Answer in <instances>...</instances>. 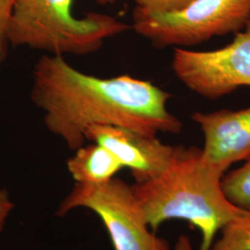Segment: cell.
I'll return each instance as SVG.
<instances>
[{
    "instance_id": "cell-1",
    "label": "cell",
    "mask_w": 250,
    "mask_h": 250,
    "mask_svg": "<svg viewBox=\"0 0 250 250\" xmlns=\"http://www.w3.org/2000/svg\"><path fill=\"white\" fill-rule=\"evenodd\" d=\"M171 95L130 75L99 77L82 72L62 56L44 54L33 70L32 102L46 129L76 150L90 126L108 125L147 136L178 134L183 124L168 108Z\"/></svg>"
},
{
    "instance_id": "cell-2",
    "label": "cell",
    "mask_w": 250,
    "mask_h": 250,
    "mask_svg": "<svg viewBox=\"0 0 250 250\" xmlns=\"http://www.w3.org/2000/svg\"><path fill=\"white\" fill-rule=\"evenodd\" d=\"M227 170L208 161L202 148L178 146L159 175L132 188L154 232L167 221H186L201 233L197 250H208L224 225L244 210L224 195L222 179ZM175 250H192L188 237L179 238Z\"/></svg>"
},
{
    "instance_id": "cell-3",
    "label": "cell",
    "mask_w": 250,
    "mask_h": 250,
    "mask_svg": "<svg viewBox=\"0 0 250 250\" xmlns=\"http://www.w3.org/2000/svg\"><path fill=\"white\" fill-rule=\"evenodd\" d=\"M72 6L73 0H16L7 32L9 46L52 56H84L99 50L107 39L132 29L105 13L76 17Z\"/></svg>"
},
{
    "instance_id": "cell-4",
    "label": "cell",
    "mask_w": 250,
    "mask_h": 250,
    "mask_svg": "<svg viewBox=\"0 0 250 250\" xmlns=\"http://www.w3.org/2000/svg\"><path fill=\"white\" fill-rule=\"evenodd\" d=\"M250 20V0H194L183 9L154 13L135 8L134 32L159 48L188 47L236 34Z\"/></svg>"
},
{
    "instance_id": "cell-5",
    "label": "cell",
    "mask_w": 250,
    "mask_h": 250,
    "mask_svg": "<svg viewBox=\"0 0 250 250\" xmlns=\"http://www.w3.org/2000/svg\"><path fill=\"white\" fill-rule=\"evenodd\" d=\"M76 208H89L99 216L115 250H170L168 241L147 224L132 186L121 179L99 186L76 184L57 213L66 214Z\"/></svg>"
},
{
    "instance_id": "cell-6",
    "label": "cell",
    "mask_w": 250,
    "mask_h": 250,
    "mask_svg": "<svg viewBox=\"0 0 250 250\" xmlns=\"http://www.w3.org/2000/svg\"><path fill=\"white\" fill-rule=\"evenodd\" d=\"M171 68L188 89L206 99L250 87V20L224 47L210 51L174 48Z\"/></svg>"
},
{
    "instance_id": "cell-7",
    "label": "cell",
    "mask_w": 250,
    "mask_h": 250,
    "mask_svg": "<svg viewBox=\"0 0 250 250\" xmlns=\"http://www.w3.org/2000/svg\"><path fill=\"white\" fill-rule=\"evenodd\" d=\"M85 138L111 152L124 168L131 170L135 183H143L159 175L170 164L178 147L162 143L157 136L108 125L90 126Z\"/></svg>"
},
{
    "instance_id": "cell-8",
    "label": "cell",
    "mask_w": 250,
    "mask_h": 250,
    "mask_svg": "<svg viewBox=\"0 0 250 250\" xmlns=\"http://www.w3.org/2000/svg\"><path fill=\"white\" fill-rule=\"evenodd\" d=\"M191 119L204 136L206 158L228 170L233 163L250 157V106L239 109L196 111Z\"/></svg>"
},
{
    "instance_id": "cell-9",
    "label": "cell",
    "mask_w": 250,
    "mask_h": 250,
    "mask_svg": "<svg viewBox=\"0 0 250 250\" xmlns=\"http://www.w3.org/2000/svg\"><path fill=\"white\" fill-rule=\"evenodd\" d=\"M67 168L76 184L104 185L124 168L116 157L97 143L80 146L67 161Z\"/></svg>"
},
{
    "instance_id": "cell-10",
    "label": "cell",
    "mask_w": 250,
    "mask_h": 250,
    "mask_svg": "<svg viewBox=\"0 0 250 250\" xmlns=\"http://www.w3.org/2000/svg\"><path fill=\"white\" fill-rule=\"evenodd\" d=\"M208 250H250V210H243L224 225Z\"/></svg>"
},
{
    "instance_id": "cell-11",
    "label": "cell",
    "mask_w": 250,
    "mask_h": 250,
    "mask_svg": "<svg viewBox=\"0 0 250 250\" xmlns=\"http://www.w3.org/2000/svg\"><path fill=\"white\" fill-rule=\"evenodd\" d=\"M222 188L232 204L250 210V157L244 161L241 167L224 173Z\"/></svg>"
},
{
    "instance_id": "cell-12",
    "label": "cell",
    "mask_w": 250,
    "mask_h": 250,
    "mask_svg": "<svg viewBox=\"0 0 250 250\" xmlns=\"http://www.w3.org/2000/svg\"><path fill=\"white\" fill-rule=\"evenodd\" d=\"M99 4H112L116 0H95ZM136 8L154 13H167L185 8L194 0H134Z\"/></svg>"
},
{
    "instance_id": "cell-13",
    "label": "cell",
    "mask_w": 250,
    "mask_h": 250,
    "mask_svg": "<svg viewBox=\"0 0 250 250\" xmlns=\"http://www.w3.org/2000/svg\"><path fill=\"white\" fill-rule=\"evenodd\" d=\"M16 0H0V64L4 62L8 54L9 46L8 41V25L9 17Z\"/></svg>"
},
{
    "instance_id": "cell-14",
    "label": "cell",
    "mask_w": 250,
    "mask_h": 250,
    "mask_svg": "<svg viewBox=\"0 0 250 250\" xmlns=\"http://www.w3.org/2000/svg\"><path fill=\"white\" fill-rule=\"evenodd\" d=\"M14 204L10 200L8 192L0 188V232L2 231L6 220L10 211L12 210Z\"/></svg>"
}]
</instances>
